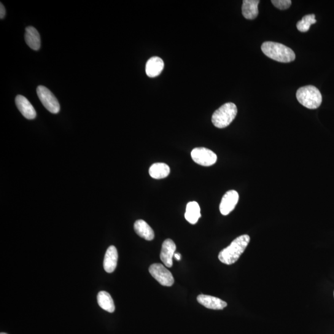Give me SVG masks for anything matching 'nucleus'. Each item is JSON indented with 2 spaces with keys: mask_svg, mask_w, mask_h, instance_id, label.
Segmentation results:
<instances>
[{
  "mask_svg": "<svg viewBox=\"0 0 334 334\" xmlns=\"http://www.w3.org/2000/svg\"><path fill=\"white\" fill-rule=\"evenodd\" d=\"M249 241L250 237L247 235H241L234 239L228 246L220 252L219 260L220 262L227 265L235 263L246 249Z\"/></svg>",
  "mask_w": 334,
  "mask_h": 334,
  "instance_id": "f257e3e1",
  "label": "nucleus"
},
{
  "mask_svg": "<svg viewBox=\"0 0 334 334\" xmlns=\"http://www.w3.org/2000/svg\"><path fill=\"white\" fill-rule=\"evenodd\" d=\"M261 50L268 57L281 63H290L295 60L294 52L289 47L279 43L264 42L261 46Z\"/></svg>",
  "mask_w": 334,
  "mask_h": 334,
  "instance_id": "f03ea898",
  "label": "nucleus"
},
{
  "mask_svg": "<svg viewBox=\"0 0 334 334\" xmlns=\"http://www.w3.org/2000/svg\"><path fill=\"white\" fill-rule=\"evenodd\" d=\"M300 103L309 109H316L322 104L321 93L316 87L307 86L298 89L296 94Z\"/></svg>",
  "mask_w": 334,
  "mask_h": 334,
  "instance_id": "7ed1b4c3",
  "label": "nucleus"
},
{
  "mask_svg": "<svg viewBox=\"0 0 334 334\" xmlns=\"http://www.w3.org/2000/svg\"><path fill=\"white\" fill-rule=\"evenodd\" d=\"M238 112L236 105L228 102L221 106L214 113L212 122L215 127L225 128L230 125L236 117Z\"/></svg>",
  "mask_w": 334,
  "mask_h": 334,
  "instance_id": "20e7f679",
  "label": "nucleus"
},
{
  "mask_svg": "<svg viewBox=\"0 0 334 334\" xmlns=\"http://www.w3.org/2000/svg\"><path fill=\"white\" fill-rule=\"evenodd\" d=\"M37 94L40 101L48 111L55 114L60 112V104L56 97L45 86H39L37 88Z\"/></svg>",
  "mask_w": 334,
  "mask_h": 334,
  "instance_id": "39448f33",
  "label": "nucleus"
},
{
  "mask_svg": "<svg viewBox=\"0 0 334 334\" xmlns=\"http://www.w3.org/2000/svg\"><path fill=\"white\" fill-rule=\"evenodd\" d=\"M191 157L199 165L209 166L216 163L217 156L211 150L205 147H197L191 153Z\"/></svg>",
  "mask_w": 334,
  "mask_h": 334,
  "instance_id": "423d86ee",
  "label": "nucleus"
},
{
  "mask_svg": "<svg viewBox=\"0 0 334 334\" xmlns=\"http://www.w3.org/2000/svg\"><path fill=\"white\" fill-rule=\"evenodd\" d=\"M149 271L153 278L163 286L171 287L174 284L172 273L161 264H153L150 266Z\"/></svg>",
  "mask_w": 334,
  "mask_h": 334,
  "instance_id": "0eeeda50",
  "label": "nucleus"
},
{
  "mask_svg": "<svg viewBox=\"0 0 334 334\" xmlns=\"http://www.w3.org/2000/svg\"><path fill=\"white\" fill-rule=\"evenodd\" d=\"M239 200V195L237 191H227L223 196L220 204V211L223 215H227L235 208Z\"/></svg>",
  "mask_w": 334,
  "mask_h": 334,
  "instance_id": "6e6552de",
  "label": "nucleus"
},
{
  "mask_svg": "<svg viewBox=\"0 0 334 334\" xmlns=\"http://www.w3.org/2000/svg\"><path fill=\"white\" fill-rule=\"evenodd\" d=\"M176 249V244L171 239H166L164 241L161 247L160 260L168 268H172L173 266V257Z\"/></svg>",
  "mask_w": 334,
  "mask_h": 334,
  "instance_id": "1a4fd4ad",
  "label": "nucleus"
},
{
  "mask_svg": "<svg viewBox=\"0 0 334 334\" xmlns=\"http://www.w3.org/2000/svg\"><path fill=\"white\" fill-rule=\"evenodd\" d=\"M15 102L16 106H17L21 114L27 119L33 120L36 117V110L25 97L18 95L16 96Z\"/></svg>",
  "mask_w": 334,
  "mask_h": 334,
  "instance_id": "9d476101",
  "label": "nucleus"
},
{
  "mask_svg": "<svg viewBox=\"0 0 334 334\" xmlns=\"http://www.w3.org/2000/svg\"><path fill=\"white\" fill-rule=\"evenodd\" d=\"M197 300L202 305L206 308L214 309V310H222L227 306V303L221 299L214 296L199 295L197 297Z\"/></svg>",
  "mask_w": 334,
  "mask_h": 334,
  "instance_id": "9b49d317",
  "label": "nucleus"
},
{
  "mask_svg": "<svg viewBox=\"0 0 334 334\" xmlns=\"http://www.w3.org/2000/svg\"><path fill=\"white\" fill-rule=\"evenodd\" d=\"M118 258L117 248L114 246H110L107 250L104 260V268L107 273H114L117 266Z\"/></svg>",
  "mask_w": 334,
  "mask_h": 334,
  "instance_id": "f8f14e48",
  "label": "nucleus"
},
{
  "mask_svg": "<svg viewBox=\"0 0 334 334\" xmlns=\"http://www.w3.org/2000/svg\"><path fill=\"white\" fill-rule=\"evenodd\" d=\"M163 68V61L158 56H153L147 61L145 72L149 77H155L159 76Z\"/></svg>",
  "mask_w": 334,
  "mask_h": 334,
  "instance_id": "ddd939ff",
  "label": "nucleus"
},
{
  "mask_svg": "<svg viewBox=\"0 0 334 334\" xmlns=\"http://www.w3.org/2000/svg\"><path fill=\"white\" fill-rule=\"evenodd\" d=\"M135 232L145 240L151 241L154 238V232L149 225L143 220L136 221L134 225Z\"/></svg>",
  "mask_w": 334,
  "mask_h": 334,
  "instance_id": "4468645a",
  "label": "nucleus"
},
{
  "mask_svg": "<svg viewBox=\"0 0 334 334\" xmlns=\"http://www.w3.org/2000/svg\"><path fill=\"white\" fill-rule=\"evenodd\" d=\"M25 40L29 47L34 50H38L41 46V40L39 32L34 27L26 29Z\"/></svg>",
  "mask_w": 334,
  "mask_h": 334,
  "instance_id": "2eb2a0df",
  "label": "nucleus"
},
{
  "mask_svg": "<svg viewBox=\"0 0 334 334\" xmlns=\"http://www.w3.org/2000/svg\"><path fill=\"white\" fill-rule=\"evenodd\" d=\"M259 0H244L242 6V14L247 20H254L259 14Z\"/></svg>",
  "mask_w": 334,
  "mask_h": 334,
  "instance_id": "dca6fc26",
  "label": "nucleus"
},
{
  "mask_svg": "<svg viewBox=\"0 0 334 334\" xmlns=\"http://www.w3.org/2000/svg\"><path fill=\"white\" fill-rule=\"evenodd\" d=\"M186 220L191 224H196L201 217L200 207L197 202H190L187 204L185 214Z\"/></svg>",
  "mask_w": 334,
  "mask_h": 334,
  "instance_id": "f3484780",
  "label": "nucleus"
},
{
  "mask_svg": "<svg viewBox=\"0 0 334 334\" xmlns=\"http://www.w3.org/2000/svg\"><path fill=\"white\" fill-rule=\"evenodd\" d=\"M150 176L154 179H163L169 176L171 169L168 165L164 163H155L150 167Z\"/></svg>",
  "mask_w": 334,
  "mask_h": 334,
  "instance_id": "a211bd4d",
  "label": "nucleus"
},
{
  "mask_svg": "<svg viewBox=\"0 0 334 334\" xmlns=\"http://www.w3.org/2000/svg\"><path fill=\"white\" fill-rule=\"evenodd\" d=\"M98 302L100 307L109 312H114L115 309L114 300L111 295L106 291H101L98 293Z\"/></svg>",
  "mask_w": 334,
  "mask_h": 334,
  "instance_id": "6ab92c4d",
  "label": "nucleus"
},
{
  "mask_svg": "<svg viewBox=\"0 0 334 334\" xmlns=\"http://www.w3.org/2000/svg\"><path fill=\"white\" fill-rule=\"evenodd\" d=\"M315 18H316V16L314 14L304 16L302 20L298 21V23L296 24V28H297L298 30L301 32H308L312 24L316 23Z\"/></svg>",
  "mask_w": 334,
  "mask_h": 334,
  "instance_id": "aec40b11",
  "label": "nucleus"
},
{
  "mask_svg": "<svg viewBox=\"0 0 334 334\" xmlns=\"http://www.w3.org/2000/svg\"><path fill=\"white\" fill-rule=\"evenodd\" d=\"M271 2L275 7L281 10L288 9L292 5V1L290 0H273Z\"/></svg>",
  "mask_w": 334,
  "mask_h": 334,
  "instance_id": "412c9836",
  "label": "nucleus"
},
{
  "mask_svg": "<svg viewBox=\"0 0 334 334\" xmlns=\"http://www.w3.org/2000/svg\"><path fill=\"white\" fill-rule=\"evenodd\" d=\"M0 5H1V8H0V18L4 19L5 15H6V10H5L4 5L1 4Z\"/></svg>",
  "mask_w": 334,
  "mask_h": 334,
  "instance_id": "4be33fe9",
  "label": "nucleus"
},
{
  "mask_svg": "<svg viewBox=\"0 0 334 334\" xmlns=\"http://www.w3.org/2000/svg\"><path fill=\"white\" fill-rule=\"evenodd\" d=\"M174 257L175 259H176L177 260L180 261L181 260L182 256L180 254V253H175Z\"/></svg>",
  "mask_w": 334,
  "mask_h": 334,
  "instance_id": "5701e85b",
  "label": "nucleus"
},
{
  "mask_svg": "<svg viewBox=\"0 0 334 334\" xmlns=\"http://www.w3.org/2000/svg\"><path fill=\"white\" fill-rule=\"evenodd\" d=\"M0 334H8V333H4V332H2V333H0Z\"/></svg>",
  "mask_w": 334,
  "mask_h": 334,
  "instance_id": "b1692460",
  "label": "nucleus"
},
{
  "mask_svg": "<svg viewBox=\"0 0 334 334\" xmlns=\"http://www.w3.org/2000/svg\"><path fill=\"white\" fill-rule=\"evenodd\" d=\"M333 296H334V292H333Z\"/></svg>",
  "mask_w": 334,
  "mask_h": 334,
  "instance_id": "393cba45",
  "label": "nucleus"
}]
</instances>
